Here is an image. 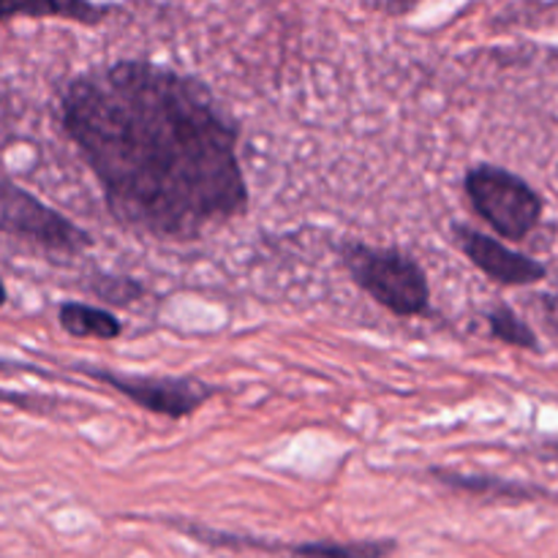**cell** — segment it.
Listing matches in <instances>:
<instances>
[{"label": "cell", "mask_w": 558, "mask_h": 558, "mask_svg": "<svg viewBox=\"0 0 558 558\" xmlns=\"http://www.w3.org/2000/svg\"><path fill=\"white\" fill-rule=\"evenodd\" d=\"M58 325L74 338H96V341H114L123 336V322L107 308L65 300L58 308Z\"/></svg>", "instance_id": "9c48e42d"}, {"label": "cell", "mask_w": 558, "mask_h": 558, "mask_svg": "<svg viewBox=\"0 0 558 558\" xmlns=\"http://www.w3.org/2000/svg\"><path fill=\"white\" fill-rule=\"evenodd\" d=\"M71 371H80L82 376L101 385L112 387L123 398H129L134 407L145 409L150 414H161L169 420L194 417L210 398H216L218 387L196 379V376H150V374H123V371L104 368V365L74 363Z\"/></svg>", "instance_id": "5b68a950"}, {"label": "cell", "mask_w": 558, "mask_h": 558, "mask_svg": "<svg viewBox=\"0 0 558 558\" xmlns=\"http://www.w3.org/2000/svg\"><path fill=\"white\" fill-rule=\"evenodd\" d=\"M185 537L218 550H256L278 558H390L398 550L396 539H305V543H283V539L251 537V534L221 532L191 521H167Z\"/></svg>", "instance_id": "8992f818"}, {"label": "cell", "mask_w": 558, "mask_h": 558, "mask_svg": "<svg viewBox=\"0 0 558 558\" xmlns=\"http://www.w3.org/2000/svg\"><path fill=\"white\" fill-rule=\"evenodd\" d=\"M60 125L123 229L194 243L248 213L240 125L196 76L114 60L60 93Z\"/></svg>", "instance_id": "6da1fadb"}, {"label": "cell", "mask_w": 558, "mask_h": 558, "mask_svg": "<svg viewBox=\"0 0 558 558\" xmlns=\"http://www.w3.org/2000/svg\"><path fill=\"white\" fill-rule=\"evenodd\" d=\"M428 477L445 488L458 490L463 496H480L488 501H510V505H532V501L548 499V490L539 485L518 483V480L490 477V474H461L450 469H428Z\"/></svg>", "instance_id": "ba28073f"}, {"label": "cell", "mask_w": 558, "mask_h": 558, "mask_svg": "<svg viewBox=\"0 0 558 558\" xmlns=\"http://www.w3.org/2000/svg\"><path fill=\"white\" fill-rule=\"evenodd\" d=\"M0 238L16 240L49 256H80L93 238L71 218L0 172Z\"/></svg>", "instance_id": "277c9868"}, {"label": "cell", "mask_w": 558, "mask_h": 558, "mask_svg": "<svg viewBox=\"0 0 558 558\" xmlns=\"http://www.w3.org/2000/svg\"><path fill=\"white\" fill-rule=\"evenodd\" d=\"M120 5L85 3V0H69V3H0V22L14 16H63V20L80 22V25H101L107 16L118 14Z\"/></svg>", "instance_id": "30bf717a"}, {"label": "cell", "mask_w": 558, "mask_h": 558, "mask_svg": "<svg viewBox=\"0 0 558 558\" xmlns=\"http://www.w3.org/2000/svg\"><path fill=\"white\" fill-rule=\"evenodd\" d=\"M529 303H532L534 314H537V319L543 322L545 330H548L550 336L558 341V294L539 292V294H534Z\"/></svg>", "instance_id": "4fadbf2b"}, {"label": "cell", "mask_w": 558, "mask_h": 558, "mask_svg": "<svg viewBox=\"0 0 558 558\" xmlns=\"http://www.w3.org/2000/svg\"><path fill=\"white\" fill-rule=\"evenodd\" d=\"M450 232L458 248L463 251V256L480 272H485L490 281L501 283V287H532V283H539L548 278V267L543 262L510 248L507 243L469 227V223L452 221Z\"/></svg>", "instance_id": "52a82bcc"}, {"label": "cell", "mask_w": 558, "mask_h": 558, "mask_svg": "<svg viewBox=\"0 0 558 558\" xmlns=\"http://www.w3.org/2000/svg\"><path fill=\"white\" fill-rule=\"evenodd\" d=\"M341 262L349 278L385 311L396 316H428L430 283L423 265L401 248L347 240L341 245Z\"/></svg>", "instance_id": "7a4b0ae2"}, {"label": "cell", "mask_w": 558, "mask_h": 558, "mask_svg": "<svg viewBox=\"0 0 558 558\" xmlns=\"http://www.w3.org/2000/svg\"><path fill=\"white\" fill-rule=\"evenodd\" d=\"M104 287H96L93 283V292L98 294L101 300H107V303L112 305H129L134 303V300L145 298V287H142L140 281H131V278H114V276H107L101 278Z\"/></svg>", "instance_id": "7c38bea8"}, {"label": "cell", "mask_w": 558, "mask_h": 558, "mask_svg": "<svg viewBox=\"0 0 558 558\" xmlns=\"http://www.w3.org/2000/svg\"><path fill=\"white\" fill-rule=\"evenodd\" d=\"M485 319H488L490 336L496 341L507 343V347L526 349V352H543L537 332L532 330V325L526 319L518 316V311L510 303H494L485 311Z\"/></svg>", "instance_id": "8fae6325"}, {"label": "cell", "mask_w": 558, "mask_h": 558, "mask_svg": "<svg viewBox=\"0 0 558 558\" xmlns=\"http://www.w3.org/2000/svg\"><path fill=\"white\" fill-rule=\"evenodd\" d=\"M0 374H33V376H41V379H58L60 374H49L47 368H38L33 363H22V360H5L0 357ZM63 379V376H60Z\"/></svg>", "instance_id": "5bb4252c"}, {"label": "cell", "mask_w": 558, "mask_h": 558, "mask_svg": "<svg viewBox=\"0 0 558 558\" xmlns=\"http://www.w3.org/2000/svg\"><path fill=\"white\" fill-rule=\"evenodd\" d=\"M537 456H539V461H545V463H558V439L545 441V445L537 450Z\"/></svg>", "instance_id": "9a60e30c"}, {"label": "cell", "mask_w": 558, "mask_h": 558, "mask_svg": "<svg viewBox=\"0 0 558 558\" xmlns=\"http://www.w3.org/2000/svg\"><path fill=\"white\" fill-rule=\"evenodd\" d=\"M9 303V292H5V283H3V278H0V305H5Z\"/></svg>", "instance_id": "2e32d148"}, {"label": "cell", "mask_w": 558, "mask_h": 558, "mask_svg": "<svg viewBox=\"0 0 558 558\" xmlns=\"http://www.w3.org/2000/svg\"><path fill=\"white\" fill-rule=\"evenodd\" d=\"M463 191L472 210L505 240H526L539 227L545 202L529 180L499 163H474L466 169Z\"/></svg>", "instance_id": "3957f363"}]
</instances>
